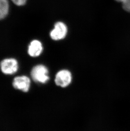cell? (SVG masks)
I'll return each instance as SVG.
<instances>
[{
  "label": "cell",
  "mask_w": 130,
  "mask_h": 131,
  "mask_svg": "<svg viewBox=\"0 0 130 131\" xmlns=\"http://www.w3.org/2000/svg\"><path fill=\"white\" fill-rule=\"evenodd\" d=\"M49 70L44 64L34 66L30 71V77L33 82L41 84H45L49 81Z\"/></svg>",
  "instance_id": "1"
},
{
  "label": "cell",
  "mask_w": 130,
  "mask_h": 131,
  "mask_svg": "<svg viewBox=\"0 0 130 131\" xmlns=\"http://www.w3.org/2000/svg\"><path fill=\"white\" fill-rule=\"evenodd\" d=\"M19 69V63L15 58H6L0 62V71L5 75H15L18 72Z\"/></svg>",
  "instance_id": "2"
},
{
  "label": "cell",
  "mask_w": 130,
  "mask_h": 131,
  "mask_svg": "<svg viewBox=\"0 0 130 131\" xmlns=\"http://www.w3.org/2000/svg\"><path fill=\"white\" fill-rule=\"evenodd\" d=\"M32 81L31 77L28 75H19L14 77L11 84L15 90L23 93H27L31 89Z\"/></svg>",
  "instance_id": "3"
},
{
  "label": "cell",
  "mask_w": 130,
  "mask_h": 131,
  "mask_svg": "<svg viewBox=\"0 0 130 131\" xmlns=\"http://www.w3.org/2000/svg\"><path fill=\"white\" fill-rule=\"evenodd\" d=\"M72 79V75L70 71L62 70L57 73L55 82L57 85L61 88H66L71 84Z\"/></svg>",
  "instance_id": "4"
},
{
  "label": "cell",
  "mask_w": 130,
  "mask_h": 131,
  "mask_svg": "<svg viewBox=\"0 0 130 131\" xmlns=\"http://www.w3.org/2000/svg\"><path fill=\"white\" fill-rule=\"evenodd\" d=\"M67 33V27L66 24L61 22L56 23L54 29L50 33L51 38L54 40H59L64 39Z\"/></svg>",
  "instance_id": "5"
},
{
  "label": "cell",
  "mask_w": 130,
  "mask_h": 131,
  "mask_svg": "<svg viewBox=\"0 0 130 131\" xmlns=\"http://www.w3.org/2000/svg\"><path fill=\"white\" fill-rule=\"evenodd\" d=\"M43 50V46L40 41L33 40L28 46V53L31 57H38L42 54Z\"/></svg>",
  "instance_id": "6"
},
{
  "label": "cell",
  "mask_w": 130,
  "mask_h": 131,
  "mask_svg": "<svg viewBox=\"0 0 130 131\" xmlns=\"http://www.w3.org/2000/svg\"><path fill=\"white\" fill-rule=\"evenodd\" d=\"M9 3L7 0H0V20L6 17L9 11Z\"/></svg>",
  "instance_id": "7"
},
{
  "label": "cell",
  "mask_w": 130,
  "mask_h": 131,
  "mask_svg": "<svg viewBox=\"0 0 130 131\" xmlns=\"http://www.w3.org/2000/svg\"><path fill=\"white\" fill-rule=\"evenodd\" d=\"M123 8L125 11L130 13V0H127L123 3Z\"/></svg>",
  "instance_id": "8"
},
{
  "label": "cell",
  "mask_w": 130,
  "mask_h": 131,
  "mask_svg": "<svg viewBox=\"0 0 130 131\" xmlns=\"http://www.w3.org/2000/svg\"><path fill=\"white\" fill-rule=\"evenodd\" d=\"M14 4L18 6H22L26 4L27 0H11Z\"/></svg>",
  "instance_id": "9"
},
{
  "label": "cell",
  "mask_w": 130,
  "mask_h": 131,
  "mask_svg": "<svg viewBox=\"0 0 130 131\" xmlns=\"http://www.w3.org/2000/svg\"><path fill=\"white\" fill-rule=\"evenodd\" d=\"M115 1H118V2H119L122 3V4H123V3L126 1L127 0H115Z\"/></svg>",
  "instance_id": "10"
}]
</instances>
